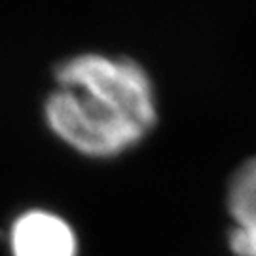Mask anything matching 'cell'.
Instances as JSON below:
<instances>
[{
    "label": "cell",
    "mask_w": 256,
    "mask_h": 256,
    "mask_svg": "<svg viewBox=\"0 0 256 256\" xmlns=\"http://www.w3.org/2000/svg\"><path fill=\"white\" fill-rule=\"evenodd\" d=\"M46 122L57 137L93 158L116 156L146 137L156 124L154 90L128 57L86 54L55 68Z\"/></svg>",
    "instance_id": "obj_1"
},
{
    "label": "cell",
    "mask_w": 256,
    "mask_h": 256,
    "mask_svg": "<svg viewBox=\"0 0 256 256\" xmlns=\"http://www.w3.org/2000/svg\"><path fill=\"white\" fill-rule=\"evenodd\" d=\"M14 256H74L76 239L63 218L46 210L23 214L12 230Z\"/></svg>",
    "instance_id": "obj_2"
},
{
    "label": "cell",
    "mask_w": 256,
    "mask_h": 256,
    "mask_svg": "<svg viewBox=\"0 0 256 256\" xmlns=\"http://www.w3.org/2000/svg\"><path fill=\"white\" fill-rule=\"evenodd\" d=\"M228 209L238 224L230 236L232 250L238 256H256V156L232 176Z\"/></svg>",
    "instance_id": "obj_3"
}]
</instances>
